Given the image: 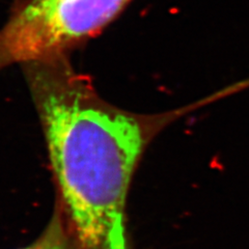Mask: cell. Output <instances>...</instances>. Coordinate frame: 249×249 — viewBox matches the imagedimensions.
Returning a JSON list of instances; mask_svg holds the SVG:
<instances>
[{"label": "cell", "mask_w": 249, "mask_h": 249, "mask_svg": "<svg viewBox=\"0 0 249 249\" xmlns=\"http://www.w3.org/2000/svg\"><path fill=\"white\" fill-rule=\"evenodd\" d=\"M22 67L48 146L57 205L77 248L136 249L126 206L143 152L169 124L229 97L228 89L167 112L138 114L101 98L65 54Z\"/></svg>", "instance_id": "6da1fadb"}, {"label": "cell", "mask_w": 249, "mask_h": 249, "mask_svg": "<svg viewBox=\"0 0 249 249\" xmlns=\"http://www.w3.org/2000/svg\"><path fill=\"white\" fill-rule=\"evenodd\" d=\"M132 0H16L0 29V71L68 55L100 34Z\"/></svg>", "instance_id": "7a4b0ae2"}, {"label": "cell", "mask_w": 249, "mask_h": 249, "mask_svg": "<svg viewBox=\"0 0 249 249\" xmlns=\"http://www.w3.org/2000/svg\"><path fill=\"white\" fill-rule=\"evenodd\" d=\"M18 249H78L57 204L40 236L34 242Z\"/></svg>", "instance_id": "3957f363"}]
</instances>
